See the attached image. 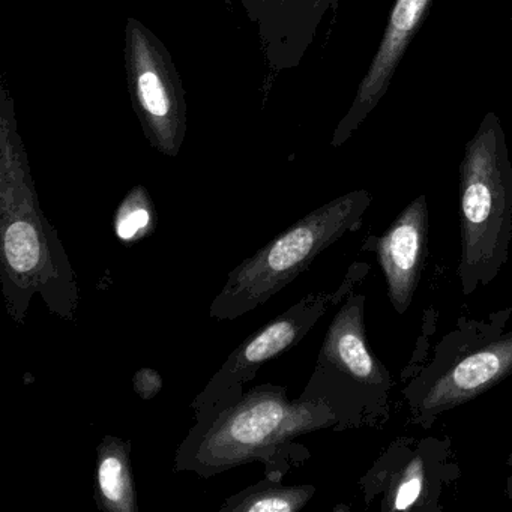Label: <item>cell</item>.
I'll use <instances>...</instances> for the list:
<instances>
[{"label":"cell","instance_id":"obj_1","mask_svg":"<svg viewBox=\"0 0 512 512\" xmlns=\"http://www.w3.org/2000/svg\"><path fill=\"white\" fill-rule=\"evenodd\" d=\"M335 422L337 412L322 398L289 400L283 386L260 385L235 403L196 418L178 449L175 469L211 478L262 461L266 473L284 475L293 440Z\"/></svg>","mask_w":512,"mask_h":512},{"label":"cell","instance_id":"obj_2","mask_svg":"<svg viewBox=\"0 0 512 512\" xmlns=\"http://www.w3.org/2000/svg\"><path fill=\"white\" fill-rule=\"evenodd\" d=\"M461 259L466 295L487 286L508 259L512 164L500 119L490 112L464 148L460 166Z\"/></svg>","mask_w":512,"mask_h":512},{"label":"cell","instance_id":"obj_3","mask_svg":"<svg viewBox=\"0 0 512 512\" xmlns=\"http://www.w3.org/2000/svg\"><path fill=\"white\" fill-rule=\"evenodd\" d=\"M13 182L4 187L0 221V281L8 314L25 322L32 299L40 296L50 313L71 322L79 307L76 272L34 193Z\"/></svg>","mask_w":512,"mask_h":512},{"label":"cell","instance_id":"obj_4","mask_svg":"<svg viewBox=\"0 0 512 512\" xmlns=\"http://www.w3.org/2000/svg\"><path fill=\"white\" fill-rule=\"evenodd\" d=\"M367 191L346 194L311 212L236 266L211 304L209 316L235 320L289 286L329 245L352 232L370 206Z\"/></svg>","mask_w":512,"mask_h":512},{"label":"cell","instance_id":"obj_5","mask_svg":"<svg viewBox=\"0 0 512 512\" xmlns=\"http://www.w3.org/2000/svg\"><path fill=\"white\" fill-rule=\"evenodd\" d=\"M331 299L326 293L308 295L245 338L191 404L196 418L238 401L242 397V386L256 377L265 362L296 346L325 314Z\"/></svg>","mask_w":512,"mask_h":512},{"label":"cell","instance_id":"obj_6","mask_svg":"<svg viewBox=\"0 0 512 512\" xmlns=\"http://www.w3.org/2000/svg\"><path fill=\"white\" fill-rule=\"evenodd\" d=\"M433 0H395L379 49L371 61L355 100L335 134V145L346 142L385 97L398 65L427 19Z\"/></svg>","mask_w":512,"mask_h":512},{"label":"cell","instance_id":"obj_7","mask_svg":"<svg viewBox=\"0 0 512 512\" xmlns=\"http://www.w3.org/2000/svg\"><path fill=\"white\" fill-rule=\"evenodd\" d=\"M428 206L422 194L398 215L377 244L389 299L398 313L412 304L427 254Z\"/></svg>","mask_w":512,"mask_h":512},{"label":"cell","instance_id":"obj_8","mask_svg":"<svg viewBox=\"0 0 512 512\" xmlns=\"http://www.w3.org/2000/svg\"><path fill=\"white\" fill-rule=\"evenodd\" d=\"M512 373V334L482 347L449 368L433 383L422 401L425 415L433 416L484 394Z\"/></svg>","mask_w":512,"mask_h":512},{"label":"cell","instance_id":"obj_9","mask_svg":"<svg viewBox=\"0 0 512 512\" xmlns=\"http://www.w3.org/2000/svg\"><path fill=\"white\" fill-rule=\"evenodd\" d=\"M319 368H332L362 385H380L386 380V371L368 350L362 296L350 298L332 320Z\"/></svg>","mask_w":512,"mask_h":512},{"label":"cell","instance_id":"obj_10","mask_svg":"<svg viewBox=\"0 0 512 512\" xmlns=\"http://www.w3.org/2000/svg\"><path fill=\"white\" fill-rule=\"evenodd\" d=\"M130 440L106 436L97 449L95 500L107 512H137L136 484L131 470Z\"/></svg>","mask_w":512,"mask_h":512},{"label":"cell","instance_id":"obj_11","mask_svg":"<svg viewBox=\"0 0 512 512\" xmlns=\"http://www.w3.org/2000/svg\"><path fill=\"white\" fill-rule=\"evenodd\" d=\"M313 485L284 487L283 473H266V478L253 487L229 497L221 512H298L310 502Z\"/></svg>","mask_w":512,"mask_h":512},{"label":"cell","instance_id":"obj_12","mask_svg":"<svg viewBox=\"0 0 512 512\" xmlns=\"http://www.w3.org/2000/svg\"><path fill=\"white\" fill-rule=\"evenodd\" d=\"M155 230V217L145 199H128L119 208L115 220V232L121 241L137 242L148 238Z\"/></svg>","mask_w":512,"mask_h":512},{"label":"cell","instance_id":"obj_13","mask_svg":"<svg viewBox=\"0 0 512 512\" xmlns=\"http://www.w3.org/2000/svg\"><path fill=\"white\" fill-rule=\"evenodd\" d=\"M424 481V466H422V461L416 458V461H413L404 472L397 491H395L394 505L391 508L395 511L409 509L421 496L422 490H424Z\"/></svg>","mask_w":512,"mask_h":512},{"label":"cell","instance_id":"obj_14","mask_svg":"<svg viewBox=\"0 0 512 512\" xmlns=\"http://www.w3.org/2000/svg\"><path fill=\"white\" fill-rule=\"evenodd\" d=\"M139 89L143 104H145L149 113H152L154 116L167 115L169 106H167L166 92H164L160 79L154 73L148 71V73L140 77Z\"/></svg>","mask_w":512,"mask_h":512},{"label":"cell","instance_id":"obj_15","mask_svg":"<svg viewBox=\"0 0 512 512\" xmlns=\"http://www.w3.org/2000/svg\"><path fill=\"white\" fill-rule=\"evenodd\" d=\"M133 386L140 398L151 400L160 394L161 388H163V379L158 371L152 370V368H142L134 376Z\"/></svg>","mask_w":512,"mask_h":512},{"label":"cell","instance_id":"obj_16","mask_svg":"<svg viewBox=\"0 0 512 512\" xmlns=\"http://www.w3.org/2000/svg\"><path fill=\"white\" fill-rule=\"evenodd\" d=\"M511 29H512V10H511Z\"/></svg>","mask_w":512,"mask_h":512}]
</instances>
